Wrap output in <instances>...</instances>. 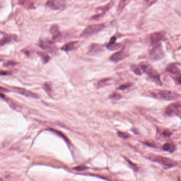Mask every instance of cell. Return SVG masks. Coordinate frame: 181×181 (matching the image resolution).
Returning a JSON list of instances; mask_svg holds the SVG:
<instances>
[{
	"mask_svg": "<svg viewBox=\"0 0 181 181\" xmlns=\"http://www.w3.org/2000/svg\"><path fill=\"white\" fill-rule=\"evenodd\" d=\"M86 168H87V167H85L84 166H79L75 167L74 170H76L77 171H81V170H83Z\"/></svg>",
	"mask_w": 181,
	"mask_h": 181,
	"instance_id": "cell-33",
	"label": "cell"
},
{
	"mask_svg": "<svg viewBox=\"0 0 181 181\" xmlns=\"http://www.w3.org/2000/svg\"><path fill=\"white\" fill-rule=\"evenodd\" d=\"M172 133L170 132L169 130H164V132L163 133V136H165V137H169V136H170L172 135Z\"/></svg>",
	"mask_w": 181,
	"mask_h": 181,
	"instance_id": "cell-31",
	"label": "cell"
},
{
	"mask_svg": "<svg viewBox=\"0 0 181 181\" xmlns=\"http://www.w3.org/2000/svg\"><path fill=\"white\" fill-rule=\"evenodd\" d=\"M116 38L115 36L112 37L108 44L106 46L107 49L110 51H116L121 47V44L119 43H116Z\"/></svg>",
	"mask_w": 181,
	"mask_h": 181,
	"instance_id": "cell-13",
	"label": "cell"
},
{
	"mask_svg": "<svg viewBox=\"0 0 181 181\" xmlns=\"http://www.w3.org/2000/svg\"><path fill=\"white\" fill-rule=\"evenodd\" d=\"M12 90L15 92L19 94L22 95L24 96L28 97L34 98H38L39 97L38 95L34 93L32 91L28 90L24 88L16 87H12Z\"/></svg>",
	"mask_w": 181,
	"mask_h": 181,
	"instance_id": "cell-8",
	"label": "cell"
},
{
	"mask_svg": "<svg viewBox=\"0 0 181 181\" xmlns=\"http://www.w3.org/2000/svg\"><path fill=\"white\" fill-rule=\"evenodd\" d=\"M151 59L153 61H159L164 57V53L161 45L153 46L150 52Z\"/></svg>",
	"mask_w": 181,
	"mask_h": 181,
	"instance_id": "cell-4",
	"label": "cell"
},
{
	"mask_svg": "<svg viewBox=\"0 0 181 181\" xmlns=\"http://www.w3.org/2000/svg\"><path fill=\"white\" fill-rule=\"evenodd\" d=\"M38 46L43 50L51 53H55L57 51L56 46L53 43L48 41H40Z\"/></svg>",
	"mask_w": 181,
	"mask_h": 181,
	"instance_id": "cell-7",
	"label": "cell"
},
{
	"mask_svg": "<svg viewBox=\"0 0 181 181\" xmlns=\"http://www.w3.org/2000/svg\"><path fill=\"white\" fill-rule=\"evenodd\" d=\"M79 45V42L73 41L66 43L61 48V49L65 52H69L77 49Z\"/></svg>",
	"mask_w": 181,
	"mask_h": 181,
	"instance_id": "cell-14",
	"label": "cell"
},
{
	"mask_svg": "<svg viewBox=\"0 0 181 181\" xmlns=\"http://www.w3.org/2000/svg\"><path fill=\"white\" fill-rule=\"evenodd\" d=\"M159 95L161 98L167 101L176 100L180 97V95L178 94V93L174 91L166 90L159 91Z\"/></svg>",
	"mask_w": 181,
	"mask_h": 181,
	"instance_id": "cell-5",
	"label": "cell"
},
{
	"mask_svg": "<svg viewBox=\"0 0 181 181\" xmlns=\"http://www.w3.org/2000/svg\"><path fill=\"white\" fill-rule=\"evenodd\" d=\"M50 32L52 34L53 38H55L60 35L59 28L57 25H53L50 29Z\"/></svg>",
	"mask_w": 181,
	"mask_h": 181,
	"instance_id": "cell-19",
	"label": "cell"
},
{
	"mask_svg": "<svg viewBox=\"0 0 181 181\" xmlns=\"http://www.w3.org/2000/svg\"><path fill=\"white\" fill-rule=\"evenodd\" d=\"M43 88H44V90L48 93V94H49L51 93V85L49 84L48 83H46V84H44V86Z\"/></svg>",
	"mask_w": 181,
	"mask_h": 181,
	"instance_id": "cell-30",
	"label": "cell"
},
{
	"mask_svg": "<svg viewBox=\"0 0 181 181\" xmlns=\"http://www.w3.org/2000/svg\"><path fill=\"white\" fill-rule=\"evenodd\" d=\"M46 5L54 10H63L66 7V3L64 1L54 0L47 1Z\"/></svg>",
	"mask_w": 181,
	"mask_h": 181,
	"instance_id": "cell-6",
	"label": "cell"
},
{
	"mask_svg": "<svg viewBox=\"0 0 181 181\" xmlns=\"http://www.w3.org/2000/svg\"><path fill=\"white\" fill-rule=\"evenodd\" d=\"M140 68L143 70V72L146 73L148 77L155 84H157L158 86L162 85V82L160 79V74L152 66H150L149 65L146 64H143L140 65Z\"/></svg>",
	"mask_w": 181,
	"mask_h": 181,
	"instance_id": "cell-1",
	"label": "cell"
},
{
	"mask_svg": "<svg viewBox=\"0 0 181 181\" xmlns=\"http://www.w3.org/2000/svg\"><path fill=\"white\" fill-rule=\"evenodd\" d=\"M105 27V25L104 24H92L88 26L84 29V31L81 34V36L82 37L90 36L91 35H94L101 32Z\"/></svg>",
	"mask_w": 181,
	"mask_h": 181,
	"instance_id": "cell-3",
	"label": "cell"
},
{
	"mask_svg": "<svg viewBox=\"0 0 181 181\" xmlns=\"http://www.w3.org/2000/svg\"><path fill=\"white\" fill-rule=\"evenodd\" d=\"M113 5V2H111L107 4V5L98 8L97 10H101V14H97L95 15L94 16H93L91 19H94V20H98L99 19L101 18L104 15L106 12H107L109 9L111 7V6Z\"/></svg>",
	"mask_w": 181,
	"mask_h": 181,
	"instance_id": "cell-11",
	"label": "cell"
},
{
	"mask_svg": "<svg viewBox=\"0 0 181 181\" xmlns=\"http://www.w3.org/2000/svg\"><path fill=\"white\" fill-rule=\"evenodd\" d=\"M118 136L122 138L123 139H128L130 137L129 134H128L127 133L123 132H121V131L118 132Z\"/></svg>",
	"mask_w": 181,
	"mask_h": 181,
	"instance_id": "cell-28",
	"label": "cell"
},
{
	"mask_svg": "<svg viewBox=\"0 0 181 181\" xmlns=\"http://www.w3.org/2000/svg\"><path fill=\"white\" fill-rule=\"evenodd\" d=\"M166 70L170 73L176 75V76L181 73V71L178 69L177 65L175 63H171L170 64H169L167 66Z\"/></svg>",
	"mask_w": 181,
	"mask_h": 181,
	"instance_id": "cell-15",
	"label": "cell"
},
{
	"mask_svg": "<svg viewBox=\"0 0 181 181\" xmlns=\"http://www.w3.org/2000/svg\"><path fill=\"white\" fill-rule=\"evenodd\" d=\"M132 86V84L131 83H126V84H122L121 86H120V87L118 88V89L120 90H125V89H126L130 87H131Z\"/></svg>",
	"mask_w": 181,
	"mask_h": 181,
	"instance_id": "cell-27",
	"label": "cell"
},
{
	"mask_svg": "<svg viewBox=\"0 0 181 181\" xmlns=\"http://www.w3.org/2000/svg\"><path fill=\"white\" fill-rule=\"evenodd\" d=\"M181 105L178 103L172 104L168 106L166 109L165 113L168 115H173L176 114V113L178 111V109L181 107Z\"/></svg>",
	"mask_w": 181,
	"mask_h": 181,
	"instance_id": "cell-12",
	"label": "cell"
},
{
	"mask_svg": "<svg viewBox=\"0 0 181 181\" xmlns=\"http://www.w3.org/2000/svg\"><path fill=\"white\" fill-rule=\"evenodd\" d=\"M101 46L98 44H92L89 46V53L91 54H95L100 52L101 50Z\"/></svg>",
	"mask_w": 181,
	"mask_h": 181,
	"instance_id": "cell-16",
	"label": "cell"
},
{
	"mask_svg": "<svg viewBox=\"0 0 181 181\" xmlns=\"http://www.w3.org/2000/svg\"><path fill=\"white\" fill-rule=\"evenodd\" d=\"M180 49H181V47H180Z\"/></svg>",
	"mask_w": 181,
	"mask_h": 181,
	"instance_id": "cell-36",
	"label": "cell"
},
{
	"mask_svg": "<svg viewBox=\"0 0 181 181\" xmlns=\"http://www.w3.org/2000/svg\"><path fill=\"white\" fill-rule=\"evenodd\" d=\"M19 3L20 4L24 6V7L28 9H32L34 8V4L30 1H19Z\"/></svg>",
	"mask_w": 181,
	"mask_h": 181,
	"instance_id": "cell-21",
	"label": "cell"
},
{
	"mask_svg": "<svg viewBox=\"0 0 181 181\" xmlns=\"http://www.w3.org/2000/svg\"><path fill=\"white\" fill-rule=\"evenodd\" d=\"M176 80L179 84H181V73L176 76Z\"/></svg>",
	"mask_w": 181,
	"mask_h": 181,
	"instance_id": "cell-35",
	"label": "cell"
},
{
	"mask_svg": "<svg viewBox=\"0 0 181 181\" xmlns=\"http://www.w3.org/2000/svg\"><path fill=\"white\" fill-rule=\"evenodd\" d=\"M37 54L41 57V59L43 60V63L45 64V63H48L51 57H50V56L49 55H47L45 53L38 52L37 53Z\"/></svg>",
	"mask_w": 181,
	"mask_h": 181,
	"instance_id": "cell-20",
	"label": "cell"
},
{
	"mask_svg": "<svg viewBox=\"0 0 181 181\" xmlns=\"http://www.w3.org/2000/svg\"><path fill=\"white\" fill-rule=\"evenodd\" d=\"M162 148L164 151H168L171 153L174 152L176 149L175 145L173 143H166L164 144Z\"/></svg>",
	"mask_w": 181,
	"mask_h": 181,
	"instance_id": "cell-17",
	"label": "cell"
},
{
	"mask_svg": "<svg viewBox=\"0 0 181 181\" xmlns=\"http://www.w3.org/2000/svg\"><path fill=\"white\" fill-rule=\"evenodd\" d=\"M126 56H127V54L126 52V51L124 50H121L120 51H118L113 54L109 57V59L113 62L117 63L124 59L126 57Z\"/></svg>",
	"mask_w": 181,
	"mask_h": 181,
	"instance_id": "cell-10",
	"label": "cell"
},
{
	"mask_svg": "<svg viewBox=\"0 0 181 181\" xmlns=\"http://www.w3.org/2000/svg\"><path fill=\"white\" fill-rule=\"evenodd\" d=\"M122 98V96L118 93H113L109 96V98L114 100H118Z\"/></svg>",
	"mask_w": 181,
	"mask_h": 181,
	"instance_id": "cell-26",
	"label": "cell"
},
{
	"mask_svg": "<svg viewBox=\"0 0 181 181\" xmlns=\"http://www.w3.org/2000/svg\"><path fill=\"white\" fill-rule=\"evenodd\" d=\"M150 159L154 162L158 163L163 166L165 168H170L177 165V162L166 157L160 156H150Z\"/></svg>",
	"mask_w": 181,
	"mask_h": 181,
	"instance_id": "cell-2",
	"label": "cell"
},
{
	"mask_svg": "<svg viewBox=\"0 0 181 181\" xmlns=\"http://www.w3.org/2000/svg\"><path fill=\"white\" fill-rule=\"evenodd\" d=\"M129 2L130 1H121L118 4V12H121Z\"/></svg>",
	"mask_w": 181,
	"mask_h": 181,
	"instance_id": "cell-22",
	"label": "cell"
},
{
	"mask_svg": "<svg viewBox=\"0 0 181 181\" xmlns=\"http://www.w3.org/2000/svg\"><path fill=\"white\" fill-rule=\"evenodd\" d=\"M131 69L132 70L133 72L138 76H141L143 74V70L140 68V66H133L131 67Z\"/></svg>",
	"mask_w": 181,
	"mask_h": 181,
	"instance_id": "cell-23",
	"label": "cell"
},
{
	"mask_svg": "<svg viewBox=\"0 0 181 181\" xmlns=\"http://www.w3.org/2000/svg\"><path fill=\"white\" fill-rule=\"evenodd\" d=\"M12 73V71H1V76H7L9 75Z\"/></svg>",
	"mask_w": 181,
	"mask_h": 181,
	"instance_id": "cell-32",
	"label": "cell"
},
{
	"mask_svg": "<svg viewBox=\"0 0 181 181\" xmlns=\"http://www.w3.org/2000/svg\"><path fill=\"white\" fill-rule=\"evenodd\" d=\"M17 65V63L14 62V61H9L7 62L4 63L3 66L4 67H9V66H14Z\"/></svg>",
	"mask_w": 181,
	"mask_h": 181,
	"instance_id": "cell-29",
	"label": "cell"
},
{
	"mask_svg": "<svg viewBox=\"0 0 181 181\" xmlns=\"http://www.w3.org/2000/svg\"><path fill=\"white\" fill-rule=\"evenodd\" d=\"M165 32H156L151 35V43L153 46L159 45L160 42L164 38Z\"/></svg>",
	"mask_w": 181,
	"mask_h": 181,
	"instance_id": "cell-9",
	"label": "cell"
},
{
	"mask_svg": "<svg viewBox=\"0 0 181 181\" xmlns=\"http://www.w3.org/2000/svg\"><path fill=\"white\" fill-rule=\"evenodd\" d=\"M110 80H111L110 78H105L104 79L100 80L97 83L98 88H101V87L106 86Z\"/></svg>",
	"mask_w": 181,
	"mask_h": 181,
	"instance_id": "cell-24",
	"label": "cell"
},
{
	"mask_svg": "<svg viewBox=\"0 0 181 181\" xmlns=\"http://www.w3.org/2000/svg\"><path fill=\"white\" fill-rule=\"evenodd\" d=\"M1 97L2 99H3L4 100H5V101L7 102L9 105H10L11 107H12L14 109H15V105H14V104L11 101V99H10L9 98L7 97L5 95L3 94L2 93H1Z\"/></svg>",
	"mask_w": 181,
	"mask_h": 181,
	"instance_id": "cell-25",
	"label": "cell"
},
{
	"mask_svg": "<svg viewBox=\"0 0 181 181\" xmlns=\"http://www.w3.org/2000/svg\"><path fill=\"white\" fill-rule=\"evenodd\" d=\"M14 39V36L5 34L1 39V46H2L11 42Z\"/></svg>",
	"mask_w": 181,
	"mask_h": 181,
	"instance_id": "cell-18",
	"label": "cell"
},
{
	"mask_svg": "<svg viewBox=\"0 0 181 181\" xmlns=\"http://www.w3.org/2000/svg\"><path fill=\"white\" fill-rule=\"evenodd\" d=\"M144 143L147 145V146H151L152 147H155V146H156V145H153V143H148V142H145Z\"/></svg>",
	"mask_w": 181,
	"mask_h": 181,
	"instance_id": "cell-34",
	"label": "cell"
}]
</instances>
